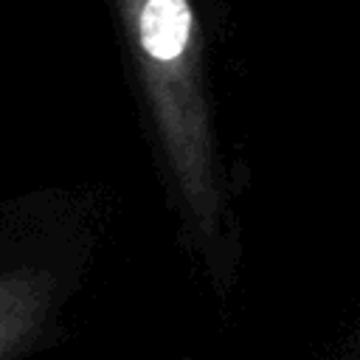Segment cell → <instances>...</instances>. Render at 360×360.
I'll use <instances>...</instances> for the list:
<instances>
[{
  "instance_id": "cell-1",
  "label": "cell",
  "mask_w": 360,
  "mask_h": 360,
  "mask_svg": "<svg viewBox=\"0 0 360 360\" xmlns=\"http://www.w3.org/2000/svg\"><path fill=\"white\" fill-rule=\"evenodd\" d=\"M169 202L219 295L239 273V219L211 98L214 0H112Z\"/></svg>"
},
{
  "instance_id": "cell-3",
  "label": "cell",
  "mask_w": 360,
  "mask_h": 360,
  "mask_svg": "<svg viewBox=\"0 0 360 360\" xmlns=\"http://www.w3.org/2000/svg\"><path fill=\"white\" fill-rule=\"evenodd\" d=\"M160 360H197V357H160Z\"/></svg>"
},
{
  "instance_id": "cell-2",
  "label": "cell",
  "mask_w": 360,
  "mask_h": 360,
  "mask_svg": "<svg viewBox=\"0 0 360 360\" xmlns=\"http://www.w3.org/2000/svg\"><path fill=\"white\" fill-rule=\"evenodd\" d=\"M42 211L45 202H14L0 214V360H20L53 338L84 276L79 222Z\"/></svg>"
}]
</instances>
